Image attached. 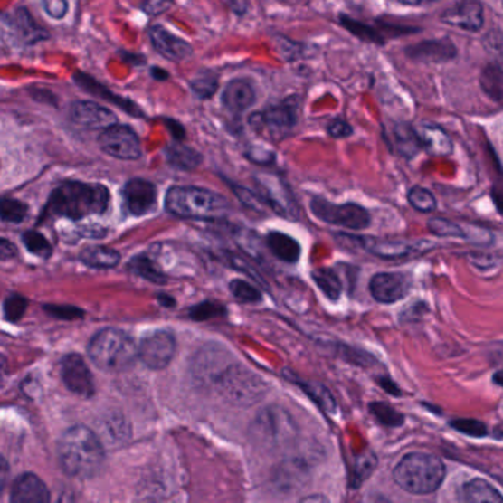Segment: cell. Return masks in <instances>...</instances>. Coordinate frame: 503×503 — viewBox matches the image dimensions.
<instances>
[{
	"instance_id": "cell-1",
	"label": "cell",
	"mask_w": 503,
	"mask_h": 503,
	"mask_svg": "<svg viewBox=\"0 0 503 503\" xmlns=\"http://www.w3.org/2000/svg\"><path fill=\"white\" fill-rule=\"evenodd\" d=\"M109 190L98 183L65 181L58 185L46 204V214L81 220L84 216L100 215L109 206Z\"/></svg>"
},
{
	"instance_id": "cell-2",
	"label": "cell",
	"mask_w": 503,
	"mask_h": 503,
	"mask_svg": "<svg viewBox=\"0 0 503 503\" xmlns=\"http://www.w3.org/2000/svg\"><path fill=\"white\" fill-rule=\"evenodd\" d=\"M58 453L65 472L77 479L95 476L105 460L102 441L84 425H75L63 432Z\"/></svg>"
},
{
	"instance_id": "cell-3",
	"label": "cell",
	"mask_w": 503,
	"mask_h": 503,
	"mask_svg": "<svg viewBox=\"0 0 503 503\" xmlns=\"http://www.w3.org/2000/svg\"><path fill=\"white\" fill-rule=\"evenodd\" d=\"M169 214L192 220H216L228 211L224 196L195 185H174L166 196Z\"/></svg>"
},
{
	"instance_id": "cell-4",
	"label": "cell",
	"mask_w": 503,
	"mask_h": 503,
	"mask_svg": "<svg viewBox=\"0 0 503 503\" xmlns=\"http://www.w3.org/2000/svg\"><path fill=\"white\" fill-rule=\"evenodd\" d=\"M91 362L107 373L126 371L138 359V346L126 331L105 328L96 333L87 347Z\"/></svg>"
},
{
	"instance_id": "cell-5",
	"label": "cell",
	"mask_w": 503,
	"mask_h": 503,
	"mask_svg": "<svg viewBox=\"0 0 503 503\" xmlns=\"http://www.w3.org/2000/svg\"><path fill=\"white\" fill-rule=\"evenodd\" d=\"M443 462L430 453H409L394 471L397 486L413 495H429L441 488L444 479Z\"/></svg>"
},
{
	"instance_id": "cell-6",
	"label": "cell",
	"mask_w": 503,
	"mask_h": 503,
	"mask_svg": "<svg viewBox=\"0 0 503 503\" xmlns=\"http://www.w3.org/2000/svg\"><path fill=\"white\" fill-rule=\"evenodd\" d=\"M213 387H215L216 392L224 397L225 401L236 406L255 405L265 396L268 390L265 380L237 361H233L220 374Z\"/></svg>"
},
{
	"instance_id": "cell-7",
	"label": "cell",
	"mask_w": 503,
	"mask_h": 503,
	"mask_svg": "<svg viewBox=\"0 0 503 503\" xmlns=\"http://www.w3.org/2000/svg\"><path fill=\"white\" fill-rule=\"evenodd\" d=\"M252 434L261 444L276 448L295 436V422L283 408L270 406L253 421Z\"/></svg>"
},
{
	"instance_id": "cell-8",
	"label": "cell",
	"mask_w": 503,
	"mask_h": 503,
	"mask_svg": "<svg viewBox=\"0 0 503 503\" xmlns=\"http://www.w3.org/2000/svg\"><path fill=\"white\" fill-rule=\"evenodd\" d=\"M311 209L318 220L327 224L350 230H364L371 224V216L365 208L356 204H331L323 197H315Z\"/></svg>"
},
{
	"instance_id": "cell-9",
	"label": "cell",
	"mask_w": 503,
	"mask_h": 503,
	"mask_svg": "<svg viewBox=\"0 0 503 503\" xmlns=\"http://www.w3.org/2000/svg\"><path fill=\"white\" fill-rule=\"evenodd\" d=\"M255 185L262 202L271 206L279 215L290 220L298 218L299 208L283 178L277 174L258 173L255 176Z\"/></svg>"
},
{
	"instance_id": "cell-10",
	"label": "cell",
	"mask_w": 503,
	"mask_h": 503,
	"mask_svg": "<svg viewBox=\"0 0 503 503\" xmlns=\"http://www.w3.org/2000/svg\"><path fill=\"white\" fill-rule=\"evenodd\" d=\"M177 342L168 330L152 331L138 345V359L150 370H164L173 361Z\"/></svg>"
},
{
	"instance_id": "cell-11",
	"label": "cell",
	"mask_w": 503,
	"mask_h": 503,
	"mask_svg": "<svg viewBox=\"0 0 503 503\" xmlns=\"http://www.w3.org/2000/svg\"><path fill=\"white\" fill-rule=\"evenodd\" d=\"M233 361H236L227 349L220 345H206L197 350L193 358L192 374L199 384L213 387L216 378Z\"/></svg>"
},
{
	"instance_id": "cell-12",
	"label": "cell",
	"mask_w": 503,
	"mask_h": 503,
	"mask_svg": "<svg viewBox=\"0 0 503 503\" xmlns=\"http://www.w3.org/2000/svg\"><path fill=\"white\" fill-rule=\"evenodd\" d=\"M99 146L105 154L122 161H134L142 157V145L130 127L115 124L103 130L99 136Z\"/></svg>"
},
{
	"instance_id": "cell-13",
	"label": "cell",
	"mask_w": 503,
	"mask_h": 503,
	"mask_svg": "<svg viewBox=\"0 0 503 503\" xmlns=\"http://www.w3.org/2000/svg\"><path fill=\"white\" fill-rule=\"evenodd\" d=\"M359 244L371 255L378 256L383 260H401L409 256L424 253L429 249L434 248V244L424 240L408 242V240H378L371 237H361Z\"/></svg>"
},
{
	"instance_id": "cell-14",
	"label": "cell",
	"mask_w": 503,
	"mask_h": 503,
	"mask_svg": "<svg viewBox=\"0 0 503 503\" xmlns=\"http://www.w3.org/2000/svg\"><path fill=\"white\" fill-rule=\"evenodd\" d=\"M62 380L72 394L81 397H91L95 394V382L86 361L80 355H67L61 362Z\"/></svg>"
},
{
	"instance_id": "cell-15",
	"label": "cell",
	"mask_w": 503,
	"mask_h": 503,
	"mask_svg": "<svg viewBox=\"0 0 503 503\" xmlns=\"http://www.w3.org/2000/svg\"><path fill=\"white\" fill-rule=\"evenodd\" d=\"M370 291L380 303H396L411 291V279L402 272H380L371 279Z\"/></svg>"
},
{
	"instance_id": "cell-16",
	"label": "cell",
	"mask_w": 503,
	"mask_h": 503,
	"mask_svg": "<svg viewBox=\"0 0 503 503\" xmlns=\"http://www.w3.org/2000/svg\"><path fill=\"white\" fill-rule=\"evenodd\" d=\"M441 21L464 32H479L484 24L483 5L479 0H460L444 11Z\"/></svg>"
},
{
	"instance_id": "cell-17",
	"label": "cell",
	"mask_w": 503,
	"mask_h": 503,
	"mask_svg": "<svg viewBox=\"0 0 503 503\" xmlns=\"http://www.w3.org/2000/svg\"><path fill=\"white\" fill-rule=\"evenodd\" d=\"M157 187L154 183L142 178H134L124 185L122 197L131 215L143 216L152 213L157 204Z\"/></svg>"
},
{
	"instance_id": "cell-18",
	"label": "cell",
	"mask_w": 503,
	"mask_h": 503,
	"mask_svg": "<svg viewBox=\"0 0 503 503\" xmlns=\"http://www.w3.org/2000/svg\"><path fill=\"white\" fill-rule=\"evenodd\" d=\"M149 39L155 51L166 60L173 62H183L192 58L193 48L189 42L176 36L162 25L149 28Z\"/></svg>"
},
{
	"instance_id": "cell-19",
	"label": "cell",
	"mask_w": 503,
	"mask_h": 503,
	"mask_svg": "<svg viewBox=\"0 0 503 503\" xmlns=\"http://www.w3.org/2000/svg\"><path fill=\"white\" fill-rule=\"evenodd\" d=\"M71 119L77 126L89 130H107L119 122L112 110L89 100H80L72 105Z\"/></svg>"
},
{
	"instance_id": "cell-20",
	"label": "cell",
	"mask_w": 503,
	"mask_h": 503,
	"mask_svg": "<svg viewBox=\"0 0 503 503\" xmlns=\"http://www.w3.org/2000/svg\"><path fill=\"white\" fill-rule=\"evenodd\" d=\"M413 130L417 134L421 149H424L427 154L441 157L452 154V138L441 126H437L434 122H422Z\"/></svg>"
},
{
	"instance_id": "cell-21",
	"label": "cell",
	"mask_w": 503,
	"mask_h": 503,
	"mask_svg": "<svg viewBox=\"0 0 503 503\" xmlns=\"http://www.w3.org/2000/svg\"><path fill=\"white\" fill-rule=\"evenodd\" d=\"M51 493L46 484L34 474H23L15 479L11 503H49Z\"/></svg>"
},
{
	"instance_id": "cell-22",
	"label": "cell",
	"mask_w": 503,
	"mask_h": 503,
	"mask_svg": "<svg viewBox=\"0 0 503 503\" xmlns=\"http://www.w3.org/2000/svg\"><path fill=\"white\" fill-rule=\"evenodd\" d=\"M255 89L246 80H233L223 93V105L233 114H242L255 103Z\"/></svg>"
},
{
	"instance_id": "cell-23",
	"label": "cell",
	"mask_w": 503,
	"mask_h": 503,
	"mask_svg": "<svg viewBox=\"0 0 503 503\" xmlns=\"http://www.w3.org/2000/svg\"><path fill=\"white\" fill-rule=\"evenodd\" d=\"M460 503H503V496L486 479H471L460 491Z\"/></svg>"
},
{
	"instance_id": "cell-24",
	"label": "cell",
	"mask_w": 503,
	"mask_h": 503,
	"mask_svg": "<svg viewBox=\"0 0 503 503\" xmlns=\"http://www.w3.org/2000/svg\"><path fill=\"white\" fill-rule=\"evenodd\" d=\"M267 244L280 261L288 264H296L299 261L300 244L293 237L284 233L272 232L267 236Z\"/></svg>"
},
{
	"instance_id": "cell-25",
	"label": "cell",
	"mask_w": 503,
	"mask_h": 503,
	"mask_svg": "<svg viewBox=\"0 0 503 503\" xmlns=\"http://www.w3.org/2000/svg\"><path fill=\"white\" fill-rule=\"evenodd\" d=\"M261 119H262V124H265L268 128H271L272 131L290 130L291 127L296 124V110L289 103H281V105L268 108L261 115Z\"/></svg>"
},
{
	"instance_id": "cell-26",
	"label": "cell",
	"mask_w": 503,
	"mask_h": 503,
	"mask_svg": "<svg viewBox=\"0 0 503 503\" xmlns=\"http://www.w3.org/2000/svg\"><path fill=\"white\" fill-rule=\"evenodd\" d=\"M80 260L87 267L96 268V270H109L119 264L121 255L114 249L105 248V246H90L81 252Z\"/></svg>"
},
{
	"instance_id": "cell-27",
	"label": "cell",
	"mask_w": 503,
	"mask_h": 503,
	"mask_svg": "<svg viewBox=\"0 0 503 503\" xmlns=\"http://www.w3.org/2000/svg\"><path fill=\"white\" fill-rule=\"evenodd\" d=\"M409 55L421 60L446 61L452 60L456 51L451 42H425L413 46Z\"/></svg>"
},
{
	"instance_id": "cell-28",
	"label": "cell",
	"mask_w": 503,
	"mask_h": 503,
	"mask_svg": "<svg viewBox=\"0 0 503 503\" xmlns=\"http://www.w3.org/2000/svg\"><path fill=\"white\" fill-rule=\"evenodd\" d=\"M166 154L169 164L176 166V168L189 171V169H195L196 166H201V154L189 147V146L174 143V145H169L166 147Z\"/></svg>"
},
{
	"instance_id": "cell-29",
	"label": "cell",
	"mask_w": 503,
	"mask_h": 503,
	"mask_svg": "<svg viewBox=\"0 0 503 503\" xmlns=\"http://www.w3.org/2000/svg\"><path fill=\"white\" fill-rule=\"evenodd\" d=\"M128 271L133 272L134 276L147 280L150 283H166V272L162 271L157 262L147 255L134 256L128 262Z\"/></svg>"
},
{
	"instance_id": "cell-30",
	"label": "cell",
	"mask_w": 503,
	"mask_h": 503,
	"mask_svg": "<svg viewBox=\"0 0 503 503\" xmlns=\"http://www.w3.org/2000/svg\"><path fill=\"white\" fill-rule=\"evenodd\" d=\"M312 279L315 284L318 286L319 290L331 300H337L342 295V281L338 279L335 271H331L328 268H318L312 272Z\"/></svg>"
},
{
	"instance_id": "cell-31",
	"label": "cell",
	"mask_w": 503,
	"mask_h": 503,
	"mask_svg": "<svg viewBox=\"0 0 503 503\" xmlns=\"http://www.w3.org/2000/svg\"><path fill=\"white\" fill-rule=\"evenodd\" d=\"M394 138H396L397 149L406 157H413L421 149L420 142H418L417 134L413 127L401 124L394 128Z\"/></svg>"
},
{
	"instance_id": "cell-32",
	"label": "cell",
	"mask_w": 503,
	"mask_h": 503,
	"mask_svg": "<svg viewBox=\"0 0 503 503\" xmlns=\"http://www.w3.org/2000/svg\"><path fill=\"white\" fill-rule=\"evenodd\" d=\"M340 24L346 28V30H349L354 36L359 37L361 40H365V42H371V43L377 44H382L383 42H384L382 34L375 32L373 27L364 24L361 21L352 20L350 16H340Z\"/></svg>"
},
{
	"instance_id": "cell-33",
	"label": "cell",
	"mask_w": 503,
	"mask_h": 503,
	"mask_svg": "<svg viewBox=\"0 0 503 503\" xmlns=\"http://www.w3.org/2000/svg\"><path fill=\"white\" fill-rule=\"evenodd\" d=\"M408 202L418 213L429 214L432 213L437 206L436 197L430 190L415 185L413 189L409 190Z\"/></svg>"
},
{
	"instance_id": "cell-34",
	"label": "cell",
	"mask_w": 503,
	"mask_h": 503,
	"mask_svg": "<svg viewBox=\"0 0 503 503\" xmlns=\"http://www.w3.org/2000/svg\"><path fill=\"white\" fill-rule=\"evenodd\" d=\"M27 215V204L16 201V199H9V197L0 199V220L18 224V223H23Z\"/></svg>"
},
{
	"instance_id": "cell-35",
	"label": "cell",
	"mask_w": 503,
	"mask_h": 503,
	"mask_svg": "<svg viewBox=\"0 0 503 503\" xmlns=\"http://www.w3.org/2000/svg\"><path fill=\"white\" fill-rule=\"evenodd\" d=\"M430 232L439 237H448V239H467V228L460 227L453 221L446 218H432L429 221Z\"/></svg>"
},
{
	"instance_id": "cell-36",
	"label": "cell",
	"mask_w": 503,
	"mask_h": 503,
	"mask_svg": "<svg viewBox=\"0 0 503 503\" xmlns=\"http://www.w3.org/2000/svg\"><path fill=\"white\" fill-rule=\"evenodd\" d=\"M190 87L195 95L201 99H208L214 96L218 89V79L214 72L204 71L190 81Z\"/></svg>"
},
{
	"instance_id": "cell-37",
	"label": "cell",
	"mask_w": 503,
	"mask_h": 503,
	"mask_svg": "<svg viewBox=\"0 0 503 503\" xmlns=\"http://www.w3.org/2000/svg\"><path fill=\"white\" fill-rule=\"evenodd\" d=\"M230 291L237 300L243 303H258L262 300V293L260 289L252 286L244 280H233L230 283Z\"/></svg>"
},
{
	"instance_id": "cell-38",
	"label": "cell",
	"mask_w": 503,
	"mask_h": 503,
	"mask_svg": "<svg viewBox=\"0 0 503 503\" xmlns=\"http://www.w3.org/2000/svg\"><path fill=\"white\" fill-rule=\"evenodd\" d=\"M23 242H24L25 248L28 251L34 253V255L40 256V258H49L52 255L51 243L39 232L25 233L24 236H23Z\"/></svg>"
},
{
	"instance_id": "cell-39",
	"label": "cell",
	"mask_w": 503,
	"mask_h": 503,
	"mask_svg": "<svg viewBox=\"0 0 503 503\" xmlns=\"http://www.w3.org/2000/svg\"><path fill=\"white\" fill-rule=\"evenodd\" d=\"M27 299L24 296L11 295L8 299L4 303L5 318L8 319L9 323H18L23 315L25 314L27 309Z\"/></svg>"
},
{
	"instance_id": "cell-40",
	"label": "cell",
	"mask_w": 503,
	"mask_h": 503,
	"mask_svg": "<svg viewBox=\"0 0 503 503\" xmlns=\"http://www.w3.org/2000/svg\"><path fill=\"white\" fill-rule=\"evenodd\" d=\"M224 314L225 308L214 302H202L190 309V318L195 321H206Z\"/></svg>"
},
{
	"instance_id": "cell-41",
	"label": "cell",
	"mask_w": 503,
	"mask_h": 503,
	"mask_svg": "<svg viewBox=\"0 0 503 503\" xmlns=\"http://www.w3.org/2000/svg\"><path fill=\"white\" fill-rule=\"evenodd\" d=\"M371 413L378 418V421H382L383 424L401 425L403 421L401 413H396L392 406L385 405V403H373Z\"/></svg>"
},
{
	"instance_id": "cell-42",
	"label": "cell",
	"mask_w": 503,
	"mask_h": 503,
	"mask_svg": "<svg viewBox=\"0 0 503 503\" xmlns=\"http://www.w3.org/2000/svg\"><path fill=\"white\" fill-rule=\"evenodd\" d=\"M44 311L52 317H55V318L65 319V321H72V319L83 318L84 317L83 309L68 307V305H46Z\"/></svg>"
},
{
	"instance_id": "cell-43",
	"label": "cell",
	"mask_w": 503,
	"mask_h": 503,
	"mask_svg": "<svg viewBox=\"0 0 503 503\" xmlns=\"http://www.w3.org/2000/svg\"><path fill=\"white\" fill-rule=\"evenodd\" d=\"M451 425H452L453 429L464 432L467 436L483 437L488 434L486 425L476 420H455L451 422Z\"/></svg>"
},
{
	"instance_id": "cell-44",
	"label": "cell",
	"mask_w": 503,
	"mask_h": 503,
	"mask_svg": "<svg viewBox=\"0 0 503 503\" xmlns=\"http://www.w3.org/2000/svg\"><path fill=\"white\" fill-rule=\"evenodd\" d=\"M43 8L49 16L61 20L68 11L67 0H43Z\"/></svg>"
},
{
	"instance_id": "cell-45",
	"label": "cell",
	"mask_w": 503,
	"mask_h": 503,
	"mask_svg": "<svg viewBox=\"0 0 503 503\" xmlns=\"http://www.w3.org/2000/svg\"><path fill=\"white\" fill-rule=\"evenodd\" d=\"M174 0H145L143 4V11L147 15L157 16L166 13L173 6Z\"/></svg>"
},
{
	"instance_id": "cell-46",
	"label": "cell",
	"mask_w": 503,
	"mask_h": 503,
	"mask_svg": "<svg viewBox=\"0 0 503 503\" xmlns=\"http://www.w3.org/2000/svg\"><path fill=\"white\" fill-rule=\"evenodd\" d=\"M327 130H328V134H330L331 138H347V136L352 134V127H350L346 121H343V119H335V121H331Z\"/></svg>"
},
{
	"instance_id": "cell-47",
	"label": "cell",
	"mask_w": 503,
	"mask_h": 503,
	"mask_svg": "<svg viewBox=\"0 0 503 503\" xmlns=\"http://www.w3.org/2000/svg\"><path fill=\"white\" fill-rule=\"evenodd\" d=\"M373 468V456H362L361 460H359L358 467H356V476H358L359 479H364L368 474H371Z\"/></svg>"
},
{
	"instance_id": "cell-48",
	"label": "cell",
	"mask_w": 503,
	"mask_h": 503,
	"mask_svg": "<svg viewBox=\"0 0 503 503\" xmlns=\"http://www.w3.org/2000/svg\"><path fill=\"white\" fill-rule=\"evenodd\" d=\"M16 251L15 244L11 243L6 239H0V261H11L15 258Z\"/></svg>"
},
{
	"instance_id": "cell-49",
	"label": "cell",
	"mask_w": 503,
	"mask_h": 503,
	"mask_svg": "<svg viewBox=\"0 0 503 503\" xmlns=\"http://www.w3.org/2000/svg\"><path fill=\"white\" fill-rule=\"evenodd\" d=\"M8 462L5 460L4 456L0 455V493L4 491L6 481H8Z\"/></svg>"
},
{
	"instance_id": "cell-50",
	"label": "cell",
	"mask_w": 503,
	"mask_h": 503,
	"mask_svg": "<svg viewBox=\"0 0 503 503\" xmlns=\"http://www.w3.org/2000/svg\"><path fill=\"white\" fill-rule=\"evenodd\" d=\"M230 5H232L233 11L237 14H244L246 9H248V2L246 0H230Z\"/></svg>"
},
{
	"instance_id": "cell-51",
	"label": "cell",
	"mask_w": 503,
	"mask_h": 503,
	"mask_svg": "<svg viewBox=\"0 0 503 503\" xmlns=\"http://www.w3.org/2000/svg\"><path fill=\"white\" fill-rule=\"evenodd\" d=\"M299 503H330V500L327 499L326 496L323 495H312L303 498Z\"/></svg>"
},
{
	"instance_id": "cell-52",
	"label": "cell",
	"mask_w": 503,
	"mask_h": 503,
	"mask_svg": "<svg viewBox=\"0 0 503 503\" xmlns=\"http://www.w3.org/2000/svg\"><path fill=\"white\" fill-rule=\"evenodd\" d=\"M397 2L402 5H408V6H422V5L434 4L439 0H397Z\"/></svg>"
},
{
	"instance_id": "cell-53",
	"label": "cell",
	"mask_w": 503,
	"mask_h": 503,
	"mask_svg": "<svg viewBox=\"0 0 503 503\" xmlns=\"http://www.w3.org/2000/svg\"><path fill=\"white\" fill-rule=\"evenodd\" d=\"M152 75H154L155 80H159V81H164V80L168 79L169 74L166 71V70H162V68H152Z\"/></svg>"
},
{
	"instance_id": "cell-54",
	"label": "cell",
	"mask_w": 503,
	"mask_h": 503,
	"mask_svg": "<svg viewBox=\"0 0 503 503\" xmlns=\"http://www.w3.org/2000/svg\"><path fill=\"white\" fill-rule=\"evenodd\" d=\"M157 300H159V303H162L164 307L169 308L176 305V300H174V298H171V296L168 295H157Z\"/></svg>"
},
{
	"instance_id": "cell-55",
	"label": "cell",
	"mask_w": 503,
	"mask_h": 503,
	"mask_svg": "<svg viewBox=\"0 0 503 503\" xmlns=\"http://www.w3.org/2000/svg\"><path fill=\"white\" fill-rule=\"evenodd\" d=\"M380 384H382L385 390H389L390 394H399V390L396 389V385H394V383L390 382V380L389 383H385L384 378H382V380H380Z\"/></svg>"
},
{
	"instance_id": "cell-56",
	"label": "cell",
	"mask_w": 503,
	"mask_h": 503,
	"mask_svg": "<svg viewBox=\"0 0 503 503\" xmlns=\"http://www.w3.org/2000/svg\"><path fill=\"white\" fill-rule=\"evenodd\" d=\"M493 382H495L496 384L502 385L503 387V368L493 375Z\"/></svg>"
},
{
	"instance_id": "cell-57",
	"label": "cell",
	"mask_w": 503,
	"mask_h": 503,
	"mask_svg": "<svg viewBox=\"0 0 503 503\" xmlns=\"http://www.w3.org/2000/svg\"><path fill=\"white\" fill-rule=\"evenodd\" d=\"M371 503H389V502H387V500H385L384 498H380V496H377V498H375V499H373V502Z\"/></svg>"
}]
</instances>
